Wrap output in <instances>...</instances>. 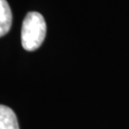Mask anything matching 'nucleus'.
Segmentation results:
<instances>
[{
    "mask_svg": "<svg viewBox=\"0 0 129 129\" xmlns=\"http://www.w3.org/2000/svg\"><path fill=\"white\" fill-rule=\"evenodd\" d=\"M46 36V22L39 13H28L21 28V43L26 51H35L41 45Z\"/></svg>",
    "mask_w": 129,
    "mask_h": 129,
    "instance_id": "1",
    "label": "nucleus"
},
{
    "mask_svg": "<svg viewBox=\"0 0 129 129\" xmlns=\"http://www.w3.org/2000/svg\"><path fill=\"white\" fill-rule=\"evenodd\" d=\"M0 129H19L16 115L8 106L0 105Z\"/></svg>",
    "mask_w": 129,
    "mask_h": 129,
    "instance_id": "2",
    "label": "nucleus"
},
{
    "mask_svg": "<svg viewBox=\"0 0 129 129\" xmlns=\"http://www.w3.org/2000/svg\"><path fill=\"white\" fill-rule=\"evenodd\" d=\"M13 22V14L7 0H0V37L10 31Z\"/></svg>",
    "mask_w": 129,
    "mask_h": 129,
    "instance_id": "3",
    "label": "nucleus"
}]
</instances>
